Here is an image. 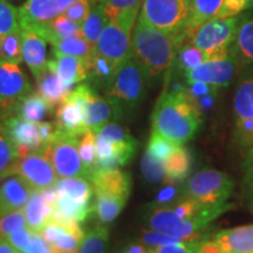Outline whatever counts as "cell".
Here are the masks:
<instances>
[{"label":"cell","instance_id":"21","mask_svg":"<svg viewBox=\"0 0 253 253\" xmlns=\"http://www.w3.org/2000/svg\"><path fill=\"white\" fill-rule=\"evenodd\" d=\"M213 239L225 253L253 252V224L218 231Z\"/></svg>","mask_w":253,"mask_h":253},{"label":"cell","instance_id":"39","mask_svg":"<svg viewBox=\"0 0 253 253\" xmlns=\"http://www.w3.org/2000/svg\"><path fill=\"white\" fill-rule=\"evenodd\" d=\"M79 153H80L82 163L89 171L90 178L91 171H93L97 160L96 134L91 129H88L79 137Z\"/></svg>","mask_w":253,"mask_h":253},{"label":"cell","instance_id":"27","mask_svg":"<svg viewBox=\"0 0 253 253\" xmlns=\"http://www.w3.org/2000/svg\"><path fill=\"white\" fill-rule=\"evenodd\" d=\"M192 167V156L188 148L178 145L164 163L166 176L163 181L182 183L189 176Z\"/></svg>","mask_w":253,"mask_h":253},{"label":"cell","instance_id":"56","mask_svg":"<svg viewBox=\"0 0 253 253\" xmlns=\"http://www.w3.org/2000/svg\"><path fill=\"white\" fill-rule=\"evenodd\" d=\"M122 253H151V249H148L143 243H132L126 246Z\"/></svg>","mask_w":253,"mask_h":253},{"label":"cell","instance_id":"15","mask_svg":"<svg viewBox=\"0 0 253 253\" xmlns=\"http://www.w3.org/2000/svg\"><path fill=\"white\" fill-rule=\"evenodd\" d=\"M2 128L15 147H27L36 151L45 147L37 122L14 115L1 122Z\"/></svg>","mask_w":253,"mask_h":253},{"label":"cell","instance_id":"50","mask_svg":"<svg viewBox=\"0 0 253 253\" xmlns=\"http://www.w3.org/2000/svg\"><path fill=\"white\" fill-rule=\"evenodd\" d=\"M197 242L198 240H190V242L160 246V248L151 249V253H194Z\"/></svg>","mask_w":253,"mask_h":253},{"label":"cell","instance_id":"19","mask_svg":"<svg viewBox=\"0 0 253 253\" xmlns=\"http://www.w3.org/2000/svg\"><path fill=\"white\" fill-rule=\"evenodd\" d=\"M21 28V27H20ZM23 33V59L34 78L47 66V41L32 28H21Z\"/></svg>","mask_w":253,"mask_h":253},{"label":"cell","instance_id":"14","mask_svg":"<svg viewBox=\"0 0 253 253\" xmlns=\"http://www.w3.org/2000/svg\"><path fill=\"white\" fill-rule=\"evenodd\" d=\"M77 1L79 0H26L18 7L19 26L26 28L49 23Z\"/></svg>","mask_w":253,"mask_h":253},{"label":"cell","instance_id":"51","mask_svg":"<svg viewBox=\"0 0 253 253\" xmlns=\"http://www.w3.org/2000/svg\"><path fill=\"white\" fill-rule=\"evenodd\" d=\"M20 253H55L53 246L46 242V239L39 232H34L31 244Z\"/></svg>","mask_w":253,"mask_h":253},{"label":"cell","instance_id":"55","mask_svg":"<svg viewBox=\"0 0 253 253\" xmlns=\"http://www.w3.org/2000/svg\"><path fill=\"white\" fill-rule=\"evenodd\" d=\"M38 126H39V131L41 135V138H42L43 144L48 145L50 142L53 141L55 136L56 131V126L55 123L52 122H38Z\"/></svg>","mask_w":253,"mask_h":253},{"label":"cell","instance_id":"18","mask_svg":"<svg viewBox=\"0 0 253 253\" xmlns=\"http://www.w3.org/2000/svg\"><path fill=\"white\" fill-rule=\"evenodd\" d=\"M54 59L48 60V65L52 66L58 73L60 80L67 89L72 90L75 84L87 80L86 60L74 55H68L53 49Z\"/></svg>","mask_w":253,"mask_h":253},{"label":"cell","instance_id":"3","mask_svg":"<svg viewBox=\"0 0 253 253\" xmlns=\"http://www.w3.org/2000/svg\"><path fill=\"white\" fill-rule=\"evenodd\" d=\"M149 82V75L143 65L132 55L120 63L104 96L118 103L125 113L130 112L144 100Z\"/></svg>","mask_w":253,"mask_h":253},{"label":"cell","instance_id":"23","mask_svg":"<svg viewBox=\"0 0 253 253\" xmlns=\"http://www.w3.org/2000/svg\"><path fill=\"white\" fill-rule=\"evenodd\" d=\"M142 2L143 0H104L102 6L109 21L132 32Z\"/></svg>","mask_w":253,"mask_h":253},{"label":"cell","instance_id":"59","mask_svg":"<svg viewBox=\"0 0 253 253\" xmlns=\"http://www.w3.org/2000/svg\"><path fill=\"white\" fill-rule=\"evenodd\" d=\"M245 195L246 196H249L250 198H252L253 199V186H251V188L250 189H248V190H245Z\"/></svg>","mask_w":253,"mask_h":253},{"label":"cell","instance_id":"46","mask_svg":"<svg viewBox=\"0 0 253 253\" xmlns=\"http://www.w3.org/2000/svg\"><path fill=\"white\" fill-rule=\"evenodd\" d=\"M236 138L244 148H253V118L237 119Z\"/></svg>","mask_w":253,"mask_h":253},{"label":"cell","instance_id":"4","mask_svg":"<svg viewBox=\"0 0 253 253\" xmlns=\"http://www.w3.org/2000/svg\"><path fill=\"white\" fill-rule=\"evenodd\" d=\"M140 18L151 26L176 37L182 45L188 41L191 18L190 0H143Z\"/></svg>","mask_w":253,"mask_h":253},{"label":"cell","instance_id":"37","mask_svg":"<svg viewBox=\"0 0 253 253\" xmlns=\"http://www.w3.org/2000/svg\"><path fill=\"white\" fill-rule=\"evenodd\" d=\"M108 239V227L103 224H99L84 235L78 253H104Z\"/></svg>","mask_w":253,"mask_h":253},{"label":"cell","instance_id":"7","mask_svg":"<svg viewBox=\"0 0 253 253\" xmlns=\"http://www.w3.org/2000/svg\"><path fill=\"white\" fill-rule=\"evenodd\" d=\"M143 220L150 230L179 237L189 242L203 239L211 224L204 219L181 218L177 216L171 207H158L151 203L147 205Z\"/></svg>","mask_w":253,"mask_h":253},{"label":"cell","instance_id":"31","mask_svg":"<svg viewBox=\"0 0 253 253\" xmlns=\"http://www.w3.org/2000/svg\"><path fill=\"white\" fill-rule=\"evenodd\" d=\"M237 119L253 118V72L240 79L233 97Z\"/></svg>","mask_w":253,"mask_h":253},{"label":"cell","instance_id":"8","mask_svg":"<svg viewBox=\"0 0 253 253\" xmlns=\"http://www.w3.org/2000/svg\"><path fill=\"white\" fill-rule=\"evenodd\" d=\"M69 95L82 106L86 126L95 134L107 123L116 122L126 114L118 103L106 96H100L87 82L79 84Z\"/></svg>","mask_w":253,"mask_h":253},{"label":"cell","instance_id":"32","mask_svg":"<svg viewBox=\"0 0 253 253\" xmlns=\"http://www.w3.org/2000/svg\"><path fill=\"white\" fill-rule=\"evenodd\" d=\"M224 0H190L191 18H190L188 40L191 33L205 21L216 18L219 13Z\"/></svg>","mask_w":253,"mask_h":253},{"label":"cell","instance_id":"42","mask_svg":"<svg viewBox=\"0 0 253 253\" xmlns=\"http://www.w3.org/2000/svg\"><path fill=\"white\" fill-rule=\"evenodd\" d=\"M183 197V184L164 181L162 188L158 190L155 201L151 204L158 207H171Z\"/></svg>","mask_w":253,"mask_h":253},{"label":"cell","instance_id":"5","mask_svg":"<svg viewBox=\"0 0 253 253\" xmlns=\"http://www.w3.org/2000/svg\"><path fill=\"white\" fill-rule=\"evenodd\" d=\"M239 21V17L213 18L196 28L188 41L203 50L208 60L224 59L231 53Z\"/></svg>","mask_w":253,"mask_h":253},{"label":"cell","instance_id":"2","mask_svg":"<svg viewBox=\"0 0 253 253\" xmlns=\"http://www.w3.org/2000/svg\"><path fill=\"white\" fill-rule=\"evenodd\" d=\"M182 42L171 34L147 24L138 17L131 37L132 55L140 61L150 81L160 79L175 63Z\"/></svg>","mask_w":253,"mask_h":253},{"label":"cell","instance_id":"53","mask_svg":"<svg viewBox=\"0 0 253 253\" xmlns=\"http://www.w3.org/2000/svg\"><path fill=\"white\" fill-rule=\"evenodd\" d=\"M243 171V190H248L253 186V148L249 150L244 158V162L242 166Z\"/></svg>","mask_w":253,"mask_h":253},{"label":"cell","instance_id":"62","mask_svg":"<svg viewBox=\"0 0 253 253\" xmlns=\"http://www.w3.org/2000/svg\"><path fill=\"white\" fill-rule=\"evenodd\" d=\"M249 253H253V252H249Z\"/></svg>","mask_w":253,"mask_h":253},{"label":"cell","instance_id":"41","mask_svg":"<svg viewBox=\"0 0 253 253\" xmlns=\"http://www.w3.org/2000/svg\"><path fill=\"white\" fill-rule=\"evenodd\" d=\"M19 27L18 8L6 0H0V40Z\"/></svg>","mask_w":253,"mask_h":253},{"label":"cell","instance_id":"58","mask_svg":"<svg viewBox=\"0 0 253 253\" xmlns=\"http://www.w3.org/2000/svg\"><path fill=\"white\" fill-rule=\"evenodd\" d=\"M9 116H12L11 114H9L8 110H6L5 108H2V107H0V122H2L4 120H6Z\"/></svg>","mask_w":253,"mask_h":253},{"label":"cell","instance_id":"60","mask_svg":"<svg viewBox=\"0 0 253 253\" xmlns=\"http://www.w3.org/2000/svg\"><path fill=\"white\" fill-rule=\"evenodd\" d=\"M104 1V0H90L91 4H102V2Z\"/></svg>","mask_w":253,"mask_h":253},{"label":"cell","instance_id":"26","mask_svg":"<svg viewBox=\"0 0 253 253\" xmlns=\"http://www.w3.org/2000/svg\"><path fill=\"white\" fill-rule=\"evenodd\" d=\"M24 212L27 219V226L34 232H40L47 221L53 218L54 210L46 203L41 191H33L24 207Z\"/></svg>","mask_w":253,"mask_h":253},{"label":"cell","instance_id":"36","mask_svg":"<svg viewBox=\"0 0 253 253\" xmlns=\"http://www.w3.org/2000/svg\"><path fill=\"white\" fill-rule=\"evenodd\" d=\"M20 158L11 138L6 134L0 122V181L13 175V167Z\"/></svg>","mask_w":253,"mask_h":253},{"label":"cell","instance_id":"28","mask_svg":"<svg viewBox=\"0 0 253 253\" xmlns=\"http://www.w3.org/2000/svg\"><path fill=\"white\" fill-rule=\"evenodd\" d=\"M53 107L39 93H32L17 104L14 115L32 122H42L43 119L53 113Z\"/></svg>","mask_w":253,"mask_h":253},{"label":"cell","instance_id":"12","mask_svg":"<svg viewBox=\"0 0 253 253\" xmlns=\"http://www.w3.org/2000/svg\"><path fill=\"white\" fill-rule=\"evenodd\" d=\"M238 66V60L231 50L226 58L208 60L198 67L186 71L184 77L186 82L202 81L216 88H225L235 78Z\"/></svg>","mask_w":253,"mask_h":253},{"label":"cell","instance_id":"57","mask_svg":"<svg viewBox=\"0 0 253 253\" xmlns=\"http://www.w3.org/2000/svg\"><path fill=\"white\" fill-rule=\"evenodd\" d=\"M0 253H20L7 239H0Z\"/></svg>","mask_w":253,"mask_h":253},{"label":"cell","instance_id":"13","mask_svg":"<svg viewBox=\"0 0 253 253\" xmlns=\"http://www.w3.org/2000/svg\"><path fill=\"white\" fill-rule=\"evenodd\" d=\"M131 37V31L126 30L114 21H108L95 43V50L119 66L132 56Z\"/></svg>","mask_w":253,"mask_h":253},{"label":"cell","instance_id":"10","mask_svg":"<svg viewBox=\"0 0 253 253\" xmlns=\"http://www.w3.org/2000/svg\"><path fill=\"white\" fill-rule=\"evenodd\" d=\"M13 175L23 177L34 191L52 188L60 179L47 153L46 145L19 158L13 167Z\"/></svg>","mask_w":253,"mask_h":253},{"label":"cell","instance_id":"43","mask_svg":"<svg viewBox=\"0 0 253 253\" xmlns=\"http://www.w3.org/2000/svg\"><path fill=\"white\" fill-rule=\"evenodd\" d=\"M141 171L145 181L153 183V184L160 183L162 179H164V176H166L164 163L157 161L156 158H154L147 151H145L143 157H142Z\"/></svg>","mask_w":253,"mask_h":253},{"label":"cell","instance_id":"6","mask_svg":"<svg viewBox=\"0 0 253 253\" xmlns=\"http://www.w3.org/2000/svg\"><path fill=\"white\" fill-rule=\"evenodd\" d=\"M233 181L225 172L214 169H203L186 179L183 184V197H188L202 205L226 204L233 192Z\"/></svg>","mask_w":253,"mask_h":253},{"label":"cell","instance_id":"38","mask_svg":"<svg viewBox=\"0 0 253 253\" xmlns=\"http://www.w3.org/2000/svg\"><path fill=\"white\" fill-rule=\"evenodd\" d=\"M208 61V56L203 50H201L198 47L192 45L191 42H184L179 47L175 62L177 63V67L181 71L186 72L190 69H194L202 63Z\"/></svg>","mask_w":253,"mask_h":253},{"label":"cell","instance_id":"24","mask_svg":"<svg viewBox=\"0 0 253 253\" xmlns=\"http://www.w3.org/2000/svg\"><path fill=\"white\" fill-rule=\"evenodd\" d=\"M36 80L38 84V93L42 97H45L53 108L59 107L63 101L67 99L69 93L72 91L63 86L58 73L52 66L48 65V62H47L46 68L40 73V75Z\"/></svg>","mask_w":253,"mask_h":253},{"label":"cell","instance_id":"35","mask_svg":"<svg viewBox=\"0 0 253 253\" xmlns=\"http://www.w3.org/2000/svg\"><path fill=\"white\" fill-rule=\"evenodd\" d=\"M55 50L68 55H74L78 58L88 60L95 53V47L90 45L84 37L65 38L56 39L50 43Z\"/></svg>","mask_w":253,"mask_h":253},{"label":"cell","instance_id":"44","mask_svg":"<svg viewBox=\"0 0 253 253\" xmlns=\"http://www.w3.org/2000/svg\"><path fill=\"white\" fill-rule=\"evenodd\" d=\"M27 227V219L24 209L0 217V239H7V237L15 231Z\"/></svg>","mask_w":253,"mask_h":253},{"label":"cell","instance_id":"16","mask_svg":"<svg viewBox=\"0 0 253 253\" xmlns=\"http://www.w3.org/2000/svg\"><path fill=\"white\" fill-rule=\"evenodd\" d=\"M89 181L93 184L94 194H107L123 198H129L130 196V173L120 169L94 170Z\"/></svg>","mask_w":253,"mask_h":253},{"label":"cell","instance_id":"33","mask_svg":"<svg viewBox=\"0 0 253 253\" xmlns=\"http://www.w3.org/2000/svg\"><path fill=\"white\" fill-rule=\"evenodd\" d=\"M109 19L104 13L102 4H94L91 6L89 14L87 15L86 20L82 24V36L90 45L95 47L99 38L102 33L103 28L108 24Z\"/></svg>","mask_w":253,"mask_h":253},{"label":"cell","instance_id":"45","mask_svg":"<svg viewBox=\"0 0 253 253\" xmlns=\"http://www.w3.org/2000/svg\"><path fill=\"white\" fill-rule=\"evenodd\" d=\"M140 242L143 243L144 245H147L148 248L155 249V248H160V246H164V245L189 242V240L182 239V238H179V237L169 236V235H167V233L158 232V231L143 230L141 233Z\"/></svg>","mask_w":253,"mask_h":253},{"label":"cell","instance_id":"11","mask_svg":"<svg viewBox=\"0 0 253 253\" xmlns=\"http://www.w3.org/2000/svg\"><path fill=\"white\" fill-rule=\"evenodd\" d=\"M32 93L31 82L18 63L0 62V107L14 116L17 104Z\"/></svg>","mask_w":253,"mask_h":253},{"label":"cell","instance_id":"22","mask_svg":"<svg viewBox=\"0 0 253 253\" xmlns=\"http://www.w3.org/2000/svg\"><path fill=\"white\" fill-rule=\"evenodd\" d=\"M87 66V84H90L95 90L106 91L115 77L116 69L119 66L115 65L106 56L95 53L89 59L86 60Z\"/></svg>","mask_w":253,"mask_h":253},{"label":"cell","instance_id":"25","mask_svg":"<svg viewBox=\"0 0 253 253\" xmlns=\"http://www.w3.org/2000/svg\"><path fill=\"white\" fill-rule=\"evenodd\" d=\"M231 50L238 60L239 65L253 63V17L239 21Z\"/></svg>","mask_w":253,"mask_h":253},{"label":"cell","instance_id":"9","mask_svg":"<svg viewBox=\"0 0 253 253\" xmlns=\"http://www.w3.org/2000/svg\"><path fill=\"white\" fill-rule=\"evenodd\" d=\"M47 153L59 178L84 177L89 179V171L82 163L79 153V137L56 128L55 136L48 145Z\"/></svg>","mask_w":253,"mask_h":253},{"label":"cell","instance_id":"61","mask_svg":"<svg viewBox=\"0 0 253 253\" xmlns=\"http://www.w3.org/2000/svg\"><path fill=\"white\" fill-rule=\"evenodd\" d=\"M6 1H8V2H18V1H20V0H6Z\"/></svg>","mask_w":253,"mask_h":253},{"label":"cell","instance_id":"20","mask_svg":"<svg viewBox=\"0 0 253 253\" xmlns=\"http://www.w3.org/2000/svg\"><path fill=\"white\" fill-rule=\"evenodd\" d=\"M55 126L59 130L78 137L89 129L84 121V108L71 95H68L56 110Z\"/></svg>","mask_w":253,"mask_h":253},{"label":"cell","instance_id":"49","mask_svg":"<svg viewBox=\"0 0 253 253\" xmlns=\"http://www.w3.org/2000/svg\"><path fill=\"white\" fill-rule=\"evenodd\" d=\"M33 235H34V231L31 230L30 227L27 226V227H24V229L15 231L13 233H11V235L7 237V240L14 246L15 249L21 252L26 248H28V245L31 244V240Z\"/></svg>","mask_w":253,"mask_h":253},{"label":"cell","instance_id":"17","mask_svg":"<svg viewBox=\"0 0 253 253\" xmlns=\"http://www.w3.org/2000/svg\"><path fill=\"white\" fill-rule=\"evenodd\" d=\"M33 191L23 177H6L0 185V217L24 209Z\"/></svg>","mask_w":253,"mask_h":253},{"label":"cell","instance_id":"40","mask_svg":"<svg viewBox=\"0 0 253 253\" xmlns=\"http://www.w3.org/2000/svg\"><path fill=\"white\" fill-rule=\"evenodd\" d=\"M178 144L173 143L172 141L168 140L164 136L157 134V132L151 131L149 142L147 144V151L154 158H156L160 162L166 163V161L173 154L177 149Z\"/></svg>","mask_w":253,"mask_h":253},{"label":"cell","instance_id":"52","mask_svg":"<svg viewBox=\"0 0 253 253\" xmlns=\"http://www.w3.org/2000/svg\"><path fill=\"white\" fill-rule=\"evenodd\" d=\"M189 87H186V91H188L189 96L191 99H198V97L205 96L209 94H214L217 91V88L211 86V84H205L202 81H192L186 82Z\"/></svg>","mask_w":253,"mask_h":253},{"label":"cell","instance_id":"48","mask_svg":"<svg viewBox=\"0 0 253 253\" xmlns=\"http://www.w3.org/2000/svg\"><path fill=\"white\" fill-rule=\"evenodd\" d=\"M91 5L93 4L90 2V0H79V1L69 6L63 15L82 26L84 21L86 20L87 15L89 14Z\"/></svg>","mask_w":253,"mask_h":253},{"label":"cell","instance_id":"1","mask_svg":"<svg viewBox=\"0 0 253 253\" xmlns=\"http://www.w3.org/2000/svg\"><path fill=\"white\" fill-rule=\"evenodd\" d=\"M201 125L202 114L183 86L164 90L151 114V131L178 145L191 141Z\"/></svg>","mask_w":253,"mask_h":253},{"label":"cell","instance_id":"47","mask_svg":"<svg viewBox=\"0 0 253 253\" xmlns=\"http://www.w3.org/2000/svg\"><path fill=\"white\" fill-rule=\"evenodd\" d=\"M249 8H253V0H224L216 18L226 19L237 17L243 11Z\"/></svg>","mask_w":253,"mask_h":253},{"label":"cell","instance_id":"29","mask_svg":"<svg viewBox=\"0 0 253 253\" xmlns=\"http://www.w3.org/2000/svg\"><path fill=\"white\" fill-rule=\"evenodd\" d=\"M60 195L73 199L84 204H93L94 188L90 184L89 179L84 177H69V178H60L54 185Z\"/></svg>","mask_w":253,"mask_h":253},{"label":"cell","instance_id":"54","mask_svg":"<svg viewBox=\"0 0 253 253\" xmlns=\"http://www.w3.org/2000/svg\"><path fill=\"white\" fill-rule=\"evenodd\" d=\"M194 253H225L214 239H199L196 244Z\"/></svg>","mask_w":253,"mask_h":253},{"label":"cell","instance_id":"30","mask_svg":"<svg viewBox=\"0 0 253 253\" xmlns=\"http://www.w3.org/2000/svg\"><path fill=\"white\" fill-rule=\"evenodd\" d=\"M128 198L118 197L107 194H95L93 202V213H95L100 224L107 225L119 217L125 209Z\"/></svg>","mask_w":253,"mask_h":253},{"label":"cell","instance_id":"63","mask_svg":"<svg viewBox=\"0 0 253 253\" xmlns=\"http://www.w3.org/2000/svg\"><path fill=\"white\" fill-rule=\"evenodd\" d=\"M252 211H253V209H252Z\"/></svg>","mask_w":253,"mask_h":253},{"label":"cell","instance_id":"34","mask_svg":"<svg viewBox=\"0 0 253 253\" xmlns=\"http://www.w3.org/2000/svg\"><path fill=\"white\" fill-rule=\"evenodd\" d=\"M23 61V33L19 27L0 40V62L20 65Z\"/></svg>","mask_w":253,"mask_h":253}]
</instances>
